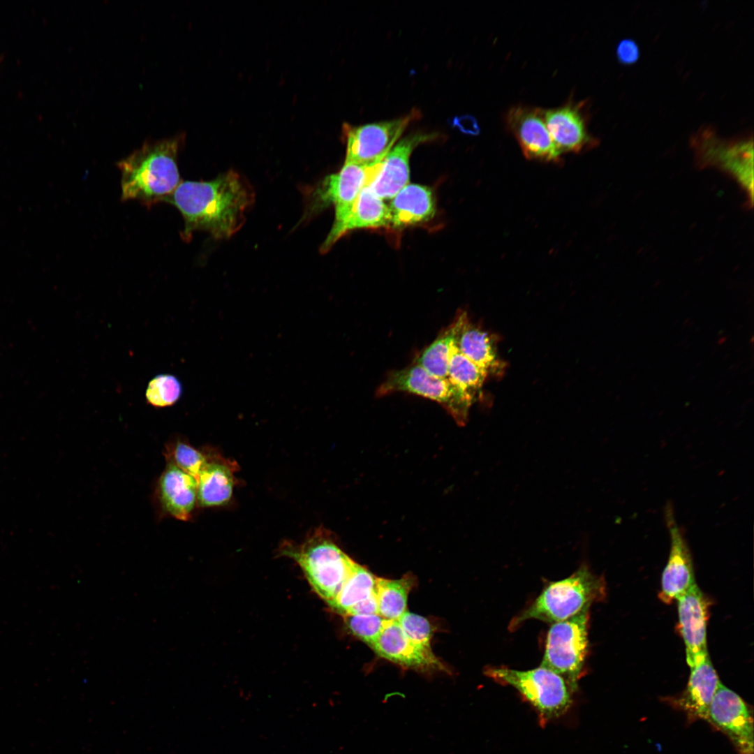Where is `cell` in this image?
<instances>
[{
    "mask_svg": "<svg viewBox=\"0 0 754 754\" xmlns=\"http://www.w3.org/2000/svg\"><path fill=\"white\" fill-rule=\"evenodd\" d=\"M583 107V102H568L558 108L542 110L546 127L561 154L580 153L597 145V140L588 131Z\"/></svg>",
    "mask_w": 754,
    "mask_h": 754,
    "instance_id": "obj_16",
    "label": "cell"
},
{
    "mask_svg": "<svg viewBox=\"0 0 754 754\" xmlns=\"http://www.w3.org/2000/svg\"><path fill=\"white\" fill-rule=\"evenodd\" d=\"M396 392L412 393L439 403L459 425L466 424L469 410L475 403L448 378L434 376L415 362L390 372L376 394L384 396Z\"/></svg>",
    "mask_w": 754,
    "mask_h": 754,
    "instance_id": "obj_7",
    "label": "cell"
},
{
    "mask_svg": "<svg viewBox=\"0 0 754 754\" xmlns=\"http://www.w3.org/2000/svg\"><path fill=\"white\" fill-rule=\"evenodd\" d=\"M435 133H413L397 142L380 161L379 168L367 187L380 198L392 199L408 184L409 161L420 145L435 140Z\"/></svg>",
    "mask_w": 754,
    "mask_h": 754,
    "instance_id": "obj_14",
    "label": "cell"
},
{
    "mask_svg": "<svg viewBox=\"0 0 754 754\" xmlns=\"http://www.w3.org/2000/svg\"><path fill=\"white\" fill-rule=\"evenodd\" d=\"M605 594L604 579L582 565L569 577L549 582L531 604L510 623L515 630L530 619L554 623L568 619L597 601Z\"/></svg>",
    "mask_w": 754,
    "mask_h": 754,
    "instance_id": "obj_3",
    "label": "cell"
},
{
    "mask_svg": "<svg viewBox=\"0 0 754 754\" xmlns=\"http://www.w3.org/2000/svg\"><path fill=\"white\" fill-rule=\"evenodd\" d=\"M380 162L369 165L344 163L341 169L327 175L311 190L307 200L306 213L313 215L330 205L334 207V222L341 223L362 189L376 175Z\"/></svg>",
    "mask_w": 754,
    "mask_h": 754,
    "instance_id": "obj_8",
    "label": "cell"
},
{
    "mask_svg": "<svg viewBox=\"0 0 754 754\" xmlns=\"http://www.w3.org/2000/svg\"><path fill=\"white\" fill-rule=\"evenodd\" d=\"M184 137L147 141L119 161L121 200L146 206L165 201L182 182L177 156Z\"/></svg>",
    "mask_w": 754,
    "mask_h": 754,
    "instance_id": "obj_2",
    "label": "cell"
},
{
    "mask_svg": "<svg viewBox=\"0 0 754 754\" xmlns=\"http://www.w3.org/2000/svg\"><path fill=\"white\" fill-rule=\"evenodd\" d=\"M590 607L552 624L541 666L562 677L573 691L577 688L588 651Z\"/></svg>",
    "mask_w": 754,
    "mask_h": 754,
    "instance_id": "obj_6",
    "label": "cell"
},
{
    "mask_svg": "<svg viewBox=\"0 0 754 754\" xmlns=\"http://www.w3.org/2000/svg\"><path fill=\"white\" fill-rule=\"evenodd\" d=\"M391 228L401 229L428 222L436 214L435 200L431 189L423 185L408 184L401 189L388 205Z\"/></svg>",
    "mask_w": 754,
    "mask_h": 754,
    "instance_id": "obj_22",
    "label": "cell"
},
{
    "mask_svg": "<svg viewBox=\"0 0 754 754\" xmlns=\"http://www.w3.org/2000/svg\"><path fill=\"white\" fill-rule=\"evenodd\" d=\"M344 616L351 633L372 647L381 632L385 619L377 614H349Z\"/></svg>",
    "mask_w": 754,
    "mask_h": 754,
    "instance_id": "obj_31",
    "label": "cell"
},
{
    "mask_svg": "<svg viewBox=\"0 0 754 754\" xmlns=\"http://www.w3.org/2000/svg\"><path fill=\"white\" fill-rule=\"evenodd\" d=\"M0 61H1V58H0Z\"/></svg>",
    "mask_w": 754,
    "mask_h": 754,
    "instance_id": "obj_35",
    "label": "cell"
},
{
    "mask_svg": "<svg viewBox=\"0 0 754 754\" xmlns=\"http://www.w3.org/2000/svg\"><path fill=\"white\" fill-rule=\"evenodd\" d=\"M676 600L686 662L691 667L709 656L707 625L709 602L696 584Z\"/></svg>",
    "mask_w": 754,
    "mask_h": 754,
    "instance_id": "obj_15",
    "label": "cell"
},
{
    "mask_svg": "<svg viewBox=\"0 0 754 754\" xmlns=\"http://www.w3.org/2000/svg\"><path fill=\"white\" fill-rule=\"evenodd\" d=\"M505 123L526 158L545 163L561 162V153L546 127L541 109L512 107L505 116Z\"/></svg>",
    "mask_w": 754,
    "mask_h": 754,
    "instance_id": "obj_12",
    "label": "cell"
},
{
    "mask_svg": "<svg viewBox=\"0 0 754 754\" xmlns=\"http://www.w3.org/2000/svg\"><path fill=\"white\" fill-rule=\"evenodd\" d=\"M280 553L294 560L313 590L327 603L332 602L355 562L325 529L315 530L301 544L285 542Z\"/></svg>",
    "mask_w": 754,
    "mask_h": 754,
    "instance_id": "obj_4",
    "label": "cell"
},
{
    "mask_svg": "<svg viewBox=\"0 0 754 754\" xmlns=\"http://www.w3.org/2000/svg\"><path fill=\"white\" fill-rule=\"evenodd\" d=\"M454 344L461 354L485 371L488 376L503 374L505 363L498 355L496 339L471 322L466 312H461Z\"/></svg>",
    "mask_w": 754,
    "mask_h": 754,
    "instance_id": "obj_21",
    "label": "cell"
},
{
    "mask_svg": "<svg viewBox=\"0 0 754 754\" xmlns=\"http://www.w3.org/2000/svg\"><path fill=\"white\" fill-rule=\"evenodd\" d=\"M459 124L461 128L468 133L476 134L480 132V128L475 119L471 117L461 118Z\"/></svg>",
    "mask_w": 754,
    "mask_h": 754,
    "instance_id": "obj_34",
    "label": "cell"
},
{
    "mask_svg": "<svg viewBox=\"0 0 754 754\" xmlns=\"http://www.w3.org/2000/svg\"><path fill=\"white\" fill-rule=\"evenodd\" d=\"M418 117L419 112L413 111L405 117L383 122L358 126L346 124L344 163L369 165L381 161L407 126Z\"/></svg>",
    "mask_w": 754,
    "mask_h": 754,
    "instance_id": "obj_9",
    "label": "cell"
},
{
    "mask_svg": "<svg viewBox=\"0 0 754 754\" xmlns=\"http://www.w3.org/2000/svg\"><path fill=\"white\" fill-rule=\"evenodd\" d=\"M400 627L408 639L419 647L431 651V628L424 617L406 611L397 620Z\"/></svg>",
    "mask_w": 754,
    "mask_h": 754,
    "instance_id": "obj_30",
    "label": "cell"
},
{
    "mask_svg": "<svg viewBox=\"0 0 754 754\" xmlns=\"http://www.w3.org/2000/svg\"><path fill=\"white\" fill-rule=\"evenodd\" d=\"M197 503L200 507L223 505L232 496L234 486L233 470L228 464L207 461L196 478Z\"/></svg>",
    "mask_w": 754,
    "mask_h": 754,
    "instance_id": "obj_23",
    "label": "cell"
},
{
    "mask_svg": "<svg viewBox=\"0 0 754 754\" xmlns=\"http://www.w3.org/2000/svg\"><path fill=\"white\" fill-rule=\"evenodd\" d=\"M699 161L730 170L753 194V137L737 140L720 138L710 126L700 128L690 139Z\"/></svg>",
    "mask_w": 754,
    "mask_h": 754,
    "instance_id": "obj_10",
    "label": "cell"
},
{
    "mask_svg": "<svg viewBox=\"0 0 754 754\" xmlns=\"http://www.w3.org/2000/svg\"><path fill=\"white\" fill-rule=\"evenodd\" d=\"M618 61L623 65L636 63L640 57V50L637 42L632 38L621 40L616 48Z\"/></svg>",
    "mask_w": 754,
    "mask_h": 754,
    "instance_id": "obj_32",
    "label": "cell"
},
{
    "mask_svg": "<svg viewBox=\"0 0 754 754\" xmlns=\"http://www.w3.org/2000/svg\"><path fill=\"white\" fill-rule=\"evenodd\" d=\"M157 496L166 514L186 521L191 518L197 503L196 479L168 463L158 482Z\"/></svg>",
    "mask_w": 754,
    "mask_h": 754,
    "instance_id": "obj_20",
    "label": "cell"
},
{
    "mask_svg": "<svg viewBox=\"0 0 754 754\" xmlns=\"http://www.w3.org/2000/svg\"><path fill=\"white\" fill-rule=\"evenodd\" d=\"M690 668L686 689L670 701L685 714L688 721L707 720L709 708L720 681L709 656Z\"/></svg>",
    "mask_w": 754,
    "mask_h": 754,
    "instance_id": "obj_19",
    "label": "cell"
},
{
    "mask_svg": "<svg viewBox=\"0 0 754 754\" xmlns=\"http://www.w3.org/2000/svg\"><path fill=\"white\" fill-rule=\"evenodd\" d=\"M413 585V578L410 575L399 579L376 577L378 614L385 620L397 621L406 611L408 595Z\"/></svg>",
    "mask_w": 754,
    "mask_h": 754,
    "instance_id": "obj_24",
    "label": "cell"
},
{
    "mask_svg": "<svg viewBox=\"0 0 754 754\" xmlns=\"http://www.w3.org/2000/svg\"><path fill=\"white\" fill-rule=\"evenodd\" d=\"M376 582V577L371 572L355 563L329 605L337 612L346 615L353 607L375 593Z\"/></svg>",
    "mask_w": 754,
    "mask_h": 754,
    "instance_id": "obj_26",
    "label": "cell"
},
{
    "mask_svg": "<svg viewBox=\"0 0 754 754\" xmlns=\"http://www.w3.org/2000/svg\"><path fill=\"white\" fill-rule=\"evenodd\" d=\"M378 614V605L375 593L368 598L353 607L346 615L349 614ZM346 616V615H345Z\"/></svg>",
    "mask_w": 754,
    "mask_h": 754,
    "instance_id": "obj_33",
    "label": "cell"
},
{
    "mask_svg": "<svg viewBox=\"0 0 754 754\" xmlns=\"http://www.w3.org/2000/svg\"><path fill=\"white\" fill-rule=\"evenodd\" d=\"M665 519L670 537V551L662 574L659 596L663 602L669 603L696 582L690 552L675 519L673 507L669 503L665 508Z\"/></svg>",
    "mask_w": 754,
    "mask_h": 754,
    "instance_id": "obj_13",
    "label": "cell"
},
{
    "mask_svg": "<svg viewBox=\"0 0 754 754\" xmlns=\"http://www.w3.org/2000/svg\"><path fill=\"white\" fill-rule=\"evenodd\" d=\"M182 392V385L176 376L161 374L155 376L149 382L145 397L151 406L163 408L175 404L180 399Z\"/></svg>",
    "mask_w": 754,
    "mask_h": 754,
    "instance_id": "obj_28",
    "label": "cell"
},
{
    "mask_svg": "<svg viewBox=\"0 0 754 754\" xmlns=\"http://www.w3.org/2000/svg\"><path fill=\"white\" fill-rule=\"evenodd\" d=\"M461 320V313L420 354L415 363L434 376L448 378L450 357Z\"/></svg>",
    "mask_w": 754,
    "mask_h": 754,
    "instance_id": "obj_25",
    "label": "cell"
},
{
    "mask_svg": "<svg viewBox=\"0 0 754 754\" xmlns=\"http://www.w3.org/2000/svg\"><path fill=\"white\" fill-rule=\"evenodd\" d=\"M707 721L728 737L738 754H753L752 710L737 693L720 681L710 704Z\"/></svg>",
    "mask_w": 754,
    "mask_h": 754,
    "instance_id": "obj_11",
    "label": "cell"
},
{
    "mask_svg": "<svg viewBox=\"0 0 754 754\" xmlns=\"http://www.w3.org/2000/svg\"><path fill=\"white\" fill-rule=\"evenodd\" d=\"M486 674L519 692L542 722L559 718L571 706L574 691L562 677L543 666L525 671L491 667L486 670Z\"/></svg>",
    "mask_w": 754,
    "mask_h": 754,
    "instance_id": "obj_5",
    "label": "cell"
},
{
    "mask_svg": "<svg viewBox=\"0 0 754 754\" xmlns=\"http://www.w3.org/2000/svg\"><path fill=\"white\" fill-rule=\"evenodd\" d=\"M487 376V372L461 354L454 343L448 379L475 401Z\"/></svg>",
    "mask_w": 754,
    "mask_h": 754,
    "instance_id": "obj_27",
    "label": "cell"
},
{
    "mask_svg": "<svg viewBox=\"0 0 754 754\" xmlns=\"http://www.w3.org/2000/svg\"><path fill=\"white\" fill-rule=\"evenodd\" d=\"M254 200L251 185L229 170L210 181L182 182L165 202L181 212L184 221L181 235L188 240L198 230L216 239L230 237L244 223L245 212Z\"/></svg>",
    "mask_w": 754,
    "mask_h": 754,
    "instance_id": "obj_1",
    "label": "cell"
},
{
    "mask_svg": "<svg viewBox=\"0 0 754 754\" xmlns=\"http://www.w3.org/2000/svg\"><path fill=\"white\" fill-rule=\"evenodd\" d=\"M372 648L380 656L406 667L424 671L443 669L432 651L424 650L412 642L397 621L384 620Z\"/></svg>",
    "mask_w": 754,
    "mask_h": 754,
    "instance_id": "obj_17",
    "label": "cell"
},
{
    "mask_svg": "<svg viewBox=\"0 0 754 754\" xmlns=\"http://www.w3.org/2000/svg\"><path fill=\"white\" fill-rule=\"evenodd\" d=\"M390 226L391 216L388 205L366 186L358 195L347 216L341 223L332 225L320 251L323 253L327 252L349 231Z\"/></svg>",
    "mask_w": 754,
    "mask_h": 754,
    "instance_id": "obj_18",
    "label": "cell"
},
{
    "mask_svg": "<svg viewBox=\"0 0 754 754\" xmlns=\"http://www.w3.org/2000/svg\"><path fill=\"white\" fill-rule=\"evenodd\" d=\"M165 457L168 463L176 466L195 479L207 461V455L181 441L168 445Z\"/></svg>",
    "mask_w": 754,
    "mask_h": 754,
    "instance_id": "obj_29",
    "label": "cell"
}]
</instances>
